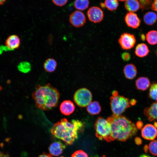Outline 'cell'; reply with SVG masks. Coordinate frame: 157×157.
Instances as JSON below:
<instances>
[{
	"instance_id": "7bdbcfd3",
	"label": "cell",
	"mask_w": 157,
	"mask_h": 157,
	"mask_svg": "<svg viewBox=\"0 0 157 157\" xmlns=\"http://www.w3.org/2000/svg\"><path fill=\"white\" fill-rule=\"evenodd\" d=\"M156 55L157 56V50H156Z\"/></svg>"
},
{
	"instance_id": "ee69618b",
	"label": "cell",
	"mask_w": 157,
	"mask_h": 157,
	"mask_svg": "<svg viewBox=\"0 0 157 157\" xmlns=\"http://www.w3.org/2000/svg\"></svg>"
},
{
	"instance_id": "9c48e42d",
	"label": "cell",
	"mask_w": 157,
	"mask_h": 157,
	"mask_svg": "<svg viewBox=\"0 0 157 157\" xmlns=\"http://www.w3.org/2000/svg\"><path fill=\"white\" fill-rule=\"evenodd\" d=\"M69 19L70 24L77 28L83 26L86 21L84 14L79 11H75L72 13L69 16Z\"/></svg>"
},
{
	"instance_id": "6da1fadb",
	"label": "cell",
	"mask_w": 157,
	"mask_h": 157,
	"mask_svg": "<svg viewBox=\"0 0 157 157\" xmlns=\"http://www.w3.org/2000/svg\"><path fill=\"white\" fill-rule=\"evenodd\" d=\"M107 120L110 126L112 141L116 140L124 142L137 133L136 125L123 115L113 114Z\"/></svg>"
},
{
	"instance_id": "d590c367",
	"label": "cell",
	"mask_w": 157,
	"mask_h": 157,
	"mask_svg": "<svg viewBox=\"0 0 157 157\" xmlns=\"http://www.w3.org/2000/svg\"><path fill=\"white\" fill-rule=\"evenodd\" d=\"M141 40L142 41H144L145 39V37L144 34H142L141 35Z\"/></svg>"
},
{
	"instance_id": "83f0119b",
	"label": "cell",
	"mask_w": 157,
	"mask_h": 157,
	"mask_svg": "<svg viewBox=\"0 0 157 157\" xmlns=\"http://www.w3.org/2000/svg\"><path fill=\"white\" fill-rule=\"evenodd\" d=\"M149 149L150 153L152 155L157 156V140L151 141L149 145Z\"/></svg>"
},
{
	"instance_id": "4dcf8cb0",
	"label": "cell",
	"mask_w": 157,
	"mask_h": 157,
	"mask_svg": "<svg viewBox=\"0 0 157 157\" xmlns=\"http://www.w3.org/2000/svg\"><path fill=\"white\" fill-rule=\"evenodd\" d=\"M68 0H52L53 3L56 6H62L67 3Z\"/></svg>"
},
{
	"instance_id": "836d02e7",
	"label": "cell",
	"mask_w": 157,
	"mask_h": 157,
	"mask_svg": "<svg viewBox=\"0 0 157 157\" xmlns=\"http://www.w3.org/2000/svg\"><path fill=\"white\" fill-rule=\"evenodd\" d=\"M135 142L138 145H140L142 143V141L141 139L138 137H136L135 140Z\"/></svg>"
},
{
	"instance_id": "d6a6232c",
	"label": "cell",
	"mask_w": 157,
	"mask_h": 157,
	"mask_svg": "<svg viewBox=\"0 0 157 157\" xmlns=\"http://www.w3.org/2000/svg\"><path fill=\"white\" fill-rule=\"evenodd\" d=\"M151 8L157 12V0H154L152 3Z\"/></svg>"
},
{
	"instance_id": "f546056e",
	"label": "cell",
	"mask_w": 157,
	"mask_h": 157,
	"mask_svg": "<svg viewBox=\"0 0 157 157\" xmlns=\"http://www.w3.org/2000/svg\"><path fill=\"white\" fill-rule=\"evenodd\" d=\"M71 157H88V154L82 150H78L74 152Z\"/></svg>"
},
{
	"instance_id": "8d00e7d4",
	"label": "cell",
	"mask_w": 157,
	"mask_h": 157,
	"mask_svg": "<svg viewBox=\"0 0 157 157\" xmlns=\"http://www.w3.org/2000/svg\"><path fill=\"white\" fill-rule=\"evenodd\" d=\"M139 157H151L149 155L146 154H143L140 155Z\"/></svg>"
},
{
	"instance_id": "44dd1931",
	"label": "cell",
	"mask_w": 157,
	"mask_h": 157,
	"mask_svg": "<svg viewBox=\"0 0 157 157\" xmlns=\"http://www.w3.org/2000/svg\"><path fill=\"white\" fill-rule=\"evenodd\" d=\"M143 19L144 21L146 24L151 26L156 22L157 20V15L153 12H148L144 14Z\"/></svg>"
},
{
	"instance_id": "cb8c5ba5",
	"label": "cell",
	"mask_w": 157,
	"mask_h": 157,
	"mask_svg": "<svg viewBox=\"0 0 157 157\" xmlns=\"http://www.w3.org/2000/svg\"><path fill=\"white\" fill-rule=\"evenodd\" d=\"M89 4L88 0H75L74 6L77 10H83L88 7Z\"/></svg>"
},
{
	"instance_id": "9a60e30c",
	"label": "cell",
	"mask_w": 157,
	"mask_h": 157,
	"mask_svg": "<svg viewBox=\"0 0 157 157\" xmlns=\"http://www.w3.org/2000/svg\"><path fill=\"white\" fill-rule=\"evenodd\" d=\"M65 148V146L60 141H56L51 143L49 150L50 154L55 156H58L62 153Z\"/></svg>"
},
{
	"instance_id": "484cf974",
	"label": "cell",
	"mask_w": 157,
	"mask_h": 157,
	"mask_svg": "<svg viewBox=\"0 0 157 157\" xmlns=\"http://www.w3.org/2000/svg\"><path fill=\"white\" fill-rule=\"evenodd\" d=\"M31 65L30 63L27 61H23L20 62L17 66L18 70L24 73H26L31 71Z\"/></svg>"
},
{
	"instance_id": "5bb4252c",
	"label": "cell",
	"mask_w": 157,
	"mask_h": 157,
	"mask_svg": "<svg viewBox=\"0 0 157 157\" xmlns=\"http://www.w3.org/2000/svg\"><path fill=\"white\" fill-rule=\"evenodd\" d=\"M60 110L61 113L65 115H69L72 114L75 110V106L71 101H64L60 104Z\"/></svg>"
},
{
	"instance_id": "8fae6325",
	"label": "cell",
	"mask_w": 157,
	"mask_h": 157,
	"mask_svg": "<svg viewBox=\"0 0 157 157\" xmlns=\"http://www.w3.org/2000/svg\"><path fill=\"white\" fill-rule=\"evenodd\" d=\"M125 21L129 27L134 29L138 28L141 23L140 19L137 15L132 12L126 14L125 17Z\"/></svg>"
},
{
	"instance_id": "f1b7e54d",
	"label": "cell",
	"mask_w": 157,
	"mask_h": 157,
	"mask_svg": "<svg viewBox=\"0 0 157 157\" xmlns=\"http://www.w3.org/2000/svg\"><path fill=\"white\" fill-rule=\"evenodd\" d=\"M140 4V7L142 10L148 9L151 6V0H138Z\"/></svg>"
},
{
	"instance_id": "2e32d148",
	"label": "cell",
	"mask_w": 157,
	"mask_h": 157,
	"mask_svg": "<svg viewBox=\"0 0 157 157\" xmlns=\"http://www.w3.org/2000/svg\"><path fill=\"white\" fill-rule=\"evenodd\" d=\"M123 72L125 77L130 79L134 78L137 73L136 67L132 63L126 65L124 68Z\"/></svg>"
},
{
	"instance_id": "52a82bcc",
	"label": "cell",
	"mask_w": 157,
	"mask_h": 157,
	"mask_svg": "<svg viewBox=\"0 0 157 157\" xmlns=\"http://www.w3.org/2000/svg\"><path fill=\"white\" fill-rule=\"evenodd\" d=\"M136 39L135 36L128 33H122L120 36L118 42L121 48L127 50L133 48L135 44Z\"/></svg>"
},
{
	"instance_id": "ba28073f",
	"label": "cell",
	"mask_w": 157,
	"mask_h": 157,
	"mask_svg": "<svg viewBox=\"0 0 157 157\" xmlns=\"http://www.w3.org/2000/svg\"><path fill=\"white\" fill-rule=\"evenodd\" d=\"M87 15L89 20L95 23L101 21L104 17L102 10L97 6H93L90 8L87 11Z\"/></svg>"
},
{
	"instance_id": "30bf717a",
	"label": "cell",
	"mask_w": 157,
	"mask_h": 157,
	"mask_svg": "<svg viewBox=\"0 0 157 157\" xmlns=\"http://www.w3.org/2000/svg\"><path fill=\"white\" fill-rule=\"evenodd\" d=\"M141 135L145 139L153 140L157 136V129L151 124H147L142 129Z\"/></svg>"
},
{
	"instance_id": "7402d4cb",
	"label": "cell",
	"mask_w": 157,
	"mask_h": 157,
	"mask_svg": "<svg viewBox=\"0 0 157 157\" xmlns=\"http://www.w3.org/2000/svg\"><path fill=\"white\" fill-rule=\"evenodd\" d=\"M87 110L91 115H94L99 114L101 108L99 103L97 101L91 102L88 106Z\"/></svg>"
},
{
	"instance_id": "7c38bea8",
	"label": "cell",
	"mask_w": 157,
	"mask_h": 157,
	"mask_svg": "<svg viewBox=\"0 0 157 157\" xmlns=\"http://www.w3.org/2000/svg\"><path fill=\"white\" fill-rule=\"evenodd\" d=\"M5 44L8 50H14L19 47L20 45V40L17 35H12L6 39Z\"/></svg>"
},
{
	"instance_id": "e0dca14e",
	"label": "cell",
	"mask_w": 157,
	"mask_h": 157,
	"mask_svg": "<svg viewBox=\"0 0 157 157\" xmlns=\"http://www.w3.org/2000/svg\"><path fill=\"white\" fill-rule=\"evenodd\" d=\"M149 49L147 45L144 43L138 44L135 49V53L137 56L142 58L147 56Z\"/></svg>"
},
{
	"instance_id": "74e56055",
	"label": "cell",
	"mask_w": 157,
	"mask_h": 157,
	"mask_svg": "<svg viewBox=\"0 0 157 157\" xmlns=\"http://www.w3.org/2000/svg\"><path fill=\"white\" fill-rule=\"evenodd\" d=\"M0 157H8L6 155L0 152Z\"/></svg>"
},
{
	"instance_id": "4fadbf2b",
	"label": "cell",
	"mask_w": 157,
	"mask_h": 157,
	"mask_svg": "<svg viewBox=\"0 0 157 157\" xmlns=\"http://www.w3.org/2000/svg\"><path fill=\"white\" fill-rule=\"evenodd\" d=\"M143 112L149 121H157V102L152 103L149 107L145 108Z\"/></svg>"
},
{
	"instance_id": "b9f144b4",
	"label": "cell",
	"mask_w": 157,
	"mask_h": 157,
	"mask_svg": "<svg viewBox=\"0 0 157 157\" xmlns=\"http://www.w3.org/2000/svg\"><path fill=\"white\" fill-rule=\"evenodd\" d=\"M101 157H106V156L105 155H103V156H102Z\"/></svg>"
},
{
	"instance_id": "277c9868",
	"label": "cell",
	"mask_w": 157,
	"mask_h": 157,
	"mask_svg": "<svg viewBox=\"0 0 157 157\" xmlns=\"http://www.w3.org/2000/svg\"><path fill=\"white\" fill-rule=\"evenodd\" d=\"M112 95L110 97V104L113 115H121L127 108L134 105L132 100L130 101L128 98L119 95L116 91H114Z\"/></svg>"
},
{
	"instance_id": "1f68e13d",
	"label": "cell",
	"mask_w": 157,
	"mask_h": 157,
	"mask_svg": "<svg viewBox=\"0 0 157 157\" xmlns=\"http://www.w3.org/2000/svg\"><path fill=\"white\" fill-rule=\"evenodd\" d=\"M121 57L122 59L124 61H127L130 59L131 56L130 54L129 53L124 52L122 54Z\"/></svg>"
},
{
	"instance_id": "f35d334b",
	"label": "cell",
	"mask_w": 157,
	"mask_h": 157,
	"mask_svg": "<svg viewBox=\"0 0 157 157\" xmlns=\"http://www.w3.org/2000/svg\"><path fill=\"white\" fill-rule=\"evenodd\" d=\"M6 1V0H0V5L3 4Z\"/></svg>"
},
{
	"instance_id": "ac0fdd59",
	"label": "cell",
	"mask_w": 157,
	"mask_h": 157,
	"mask_svg": "<svg viewBox=\"0 0 157 157\" xmlns=\"http://www.w3.org/2000/svg\"><path fill=\"white\" fill-rule=\"evenodd\" d=\"M135 85L138 90H145L149 86L150 82L147 77H140L136 81Z\"/></svg>"
},
{
	"instance_id": "e575fe53",
	"label": "cell",
	"mask_w": 157,
	"mask_h": 157,
	"mask_svg": "<svg viewBox=\"0 0 157 157\" xmlns=\"http://www.w3.org/2000/svg\"><path fill=\"white\" fill-rule=\"evenodd\" d=\"M38 157H53L52 155L49 153H44L40 155Z\"/></svg>"
},
{
	"instance_id": "ffe728a7",
	"label": "cell",
	"mask_w": 157,
	"mask_h": 157,
	"mask_svg": "<svg viewBox=\"0 0 157 157\" xmlns=\"http://www.w3.org/2000/svg\"><path fill=\"white\" fill-rule=\"evenodd\" d=\"M57 65V62L55 59L52 58H49L45 61L43 64V67L47 72H52L55 70Z\"/></svg>"
},
{
	"instance_id": "60d3db41",
	"label": "cell",
	"mask_w": 157,
	"mask_h": 157,
	"mask_svg": "<svg viewBox=\"0 0 157 157\" xmlns=\"http://www.w3.org/2000/svg\"><path fill=\"white\" fill-rule=\"evenodd\" d=\"M119 0L120 1H126V0Z\"/></svg>"
},
{
	"instance_id": "5b68a950",
	"label": "cell",
	"mask_w": 157,
	"mask_h": 157,
	"mask_svg": "<svg viewBox=\"0 0 157 157\" xmlns=\"http://www.w3.org/2000/svg\"><path fill=\"white\" fill-rule=\"evenodd\" d=\"M94 128L96 135L99 140H104L108 142L112 141L110 126L107 119L99 117L95 123Z\"/></svg>"
},
{
	"instance_id": "d6986e66",
	"label": "cell",
	"mask_w": 157,
	"mask_h": 157,
	"mask_svg": "<svg viewBox=\"0 0 157 157\" xmlns=\"http://www.w3.org/2000/svg\"><path fill=\"white\" fill-rule=\"evenodd\" d=\"M124 6L127 10L132 13L137 11L140 7L138 0H126Z\"/></svg>"
},
{
	"instance_id": "7a4b0ae2",
	"label": "cell",
	"mask_w": 157,
	"mask_h": 157,
	"mask_svg": "<svg viewBox=\"0 0 157 157\" xmlns=\"http://www.w3.org/2000/svg\"><path fill=\"white\" fill-rule=\"evenodd\" d=\"M32 96L36 107L44 110L57 106L60 94L57 89L48 83L44 86L38 85Z\"/></svg>"
},
{
	"instance_id": "603a6c76",
	"label": "cell",
	"mask_w": 157,
	"mask_h": 157,
	"mask_svg": "<svg viewBox=\"0 0 157 157\" xmlns=\"http://www.w3.org/2000/svg\"><path fill=\"white\" fill-rule=\"evenodd\" d=\"M146 39L148 42L152 45L157 44V31L151 30L146 34Z\"/></svg>"
},
{
	"instance_id": "d4e9b609",
	"label": "cell",
	"mask_w": 157,
	"mask_h": 157,
	"mask_svg": "<svg viewBox=\"0 0 157 157\" xmlns=\"http://www.w3.org/2000/svg\"><path fill=\"white\" fill-rule=\"evenodd\" d=\"M104 4L105 7L111 11L116 10L119 5L118 0H105Z\"/></svg>"
},
{
	"instance_id": "8992f818",
	"label": "cell",
	"mask_w": 157,
	"mask_h": 157,
	"mask_svg": "<svg viewBox=\"0 0 157 157\" xmlns=\"http://www.w3.org/2000/svg\"><path fill=\"white\" fill-rule=\"evenodd\" d=\"M92 95L88 89L82 88L77 90L74 96V100L79 106L84 107L91 102Z\"/></svg>"
},
{
	"instance_id": "4316f807",
	"label": "cell",
	"mask_w": 157,
	"mask_h": 157,
	"mask_svg": "<svg viewBox=\"0 0 157 157\" xmlns=\"http://www.w3.org/2000/svg\"><path fill=\"white\" fill-rule=\"evenodd\" d=\"M149 95L151 98L157 102V83L153 84L151 85Z\"/></svg>"
},
{
	"instance_id": "ab89813d",
	"label": "cell",
	"mask_w": 157,
	"mask_h": 157,
	"mask_svg": "<svg viewBox=\"0 0 157 157\" xmlns=\"http://www.w3.org/2000/svg\"><path fill=\"white\" fill-rule=\"evenodd\" d=\"M101 6L102 7H105V4H104V3H101Z\"/></svg>"
},
{
	"instance_id": "3957f363",
	"label": "cell",
	"mask_w": 157,
	"mask_h": 157,
	"mask_svg": "<svg viewBox=\"0 0 157 157\" xmlns=\"http://www.w3.org/2000/svg\"><path fill=\"white\" fill-rule=\"evenodd\" d=\"M83 125V123L78 120L72 119L69 122L67 119L63 118L53 125L51 132L56 138L71 145L77 138L78 131Z\"/></svg>"
}]
</instances>
